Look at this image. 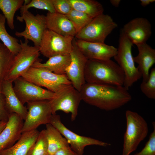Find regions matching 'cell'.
<instances>
[{"label": "cell", "instance_id": "obj_1", "mask_svg": "<svg viewBox=\"0 0 155 155\" xmlns=\"http://www.w3.org/2000/svg\"><path fill=\"white\" fill-rule=\"evenodd\" d=\"M80 93L82 100L106 111L120 108L132 99L128 90L123 86L86 83Z\"/></svg>", "mask_w": 155, "mask_h": 155}, {"label": "cell", "instance_id": "obj_2", "mask_svg": "<svg viewBox=\"0 0 155 155\" xmlns=\"http://www.w3.org/2000/svg\"><path fill=\"white\" fill-rule=\"evenodd\" d=\"M86 83L123 86L124 75L117 63L111 59H88L84 73Z\"/></svg>", "mask_w": 155, "mask_h": 155}, {"label": "cell", "instance_id": "obj_3", "mask_svg": "<svg viewBox=\"0 0 155 155\" xmlns=\"http://www.w3.org/2000/svg\"><path fill=\"white\" fill-rule=\"evenodd\" d=\"M133 45V44L121 30L118 47L113 57L124 73L123 86L128 90L142 77L138 67H136L135 64L132 53Z\"/></svg>", "mask_w": 155, "mask_h": 155}, {"label": "cell", "instance_id": "obj_4", "mask_svg": "<svg viewBox=\"0 0 155 155\" xmlns=\"http://www.w3.org/2000/svg\"><path fill=\"white\" fill-rule=\"evenodd\" d=\"M126 128L123 137L122 155H129L147 135L148 127L144 119L136 112H125Z\"/></svg>", "mask_w": 155, "mask_h": 155}, {"label": "cell", "instance_id": "obj_5", "mask_svg": "<svg viewBox=\"0 0 155 155\" xmlns=\"http://www.w3.org/2000/svg\"><path fill=\"white\" fill-rule=\"evenodd\" d=\"M117 27L110 16L103 13L93 18L75 37L90 42L104 43L107 36Z\"/></svg>", "mask_w": 155, "mask_h": 155}, {"label": "cell", "instance_id": "obj_6", "mask_svg": "<svg viewBox=\"0 0 155 155\" xmlns=\"http://www.w3.org/2000/svg\"><path fill=\"white\" fill-rule=\"evenodd\" d=\"M21 49L14 56L13 64L5 80L13 82L16 79L28 70L37 61L41 62L39 47L30 46L28 40H20Z\"/></svg>", "mask_w": 155, "mask_h": 155}, {"label": "cell", "instance_id": "obj_7", "mask_svg": "<svg viewBox=\"0 0 155 155\" xmlns=\"http://www.w3.org/2000/svg\"><path fill=\"white\" fill-rule=\"evenodd\" d=\"M21 77L40 87L54 93L65 85L71 84L65 74H55L45 69L31 67Z\"/></svg>", "mask_w": 155, "mask_h": 155}, {"label": "cell", "instance_id": "obj_8", "mask_svg": "<svg viewBox=\"0 0 155 155\" xmlns=\"http://www.w3.org/2000/svg\"><path fill=\"white\" fill-rule=\"evenodd\" d=\"M55 94V97L50 100L52 114H56L57 111H61L66 113H71V120H75L82 100L80 92L71 84L65 85Z\"/></svg>", "mask_w": 155, "mask_h": 155}, {"label": "cell", "instance_id": "obj_9", "mask_svg": "<svg viewBox=\"0 0 155 155\" xmlns=\"http://www.w3.org/2000/svg\"><path fill=\"white\" fill-rule=\"evenodd\" d=\"M74 38L63 36L47 29L39 46L40 53L48 58L56 55L69 54Z\"/></svg>", "mask_w": 155, "mask_h": 155}, {"label": "cell", "instance_id": "obj_10", "mask_svg": "<svg viewBox=\"0 0 155 155\" xmlns=\"http://www.w3.org/2000/svg\"><path fill=\"white\" fill-rule=\"evenodd\" d=\"M50 123L57 129L71 145V149L77 155H83L85 148L89 145L107 147L111 144L90 137L81 136L67 128L61 121L60 116L56 114L51 116Z\"/></svg>", "mask_w": 155, "mask_h": 155}, {"label": "cell", "instance_id": "obj_11", "mask_svg": "<svg viewBox=\"0 0 155 155\" xmlns=\"http://www.w3.org/2000/svg\"><path fill=\"white\" fill-rule=\"evenodd\" d=\"M27 103V113L24 120L22 133L36 129L42 125L50 123L52 115L50 100H38Z\"/></svg>", "mask_w": 155, "mask_h": 155}, {"label": "cell", "instance_id": "obj_12", "mask_svg": "<svg viewBox=\"0 0 155 155\" xmlns=\"http://www.w3.org/2000/svg\"><path fill=\"white\" fill-rule=\"evenodd\" d=\"M16 18L20 22L24 21L26 27L22 32H16V36L23 37L25 40H30L33 42L34 46L39 47L44 33L47 29L46 16L38 14L35 16L28 10L21 16H17Z\"/></svg>", "mask_w": 155, "mask_h": 155}, {"label": "cell", "instance_id": "obj_13", "mask_svg": "<svg viewBox=\"0 0 155 155\" xmlns=\"http://www.w3.org/2000/svg\"><path fill=\"white\" fill-rule=\"evenodd\" d=\"M13 83L14 92L24 105L30 102L50 100L55 96V93L30 82L22 77L16 79Z\"/></svg>", "mask_w": 155, "mask_h": 155}, {"label": "cell", "instance_id": "obj_14", "mask_svg": "<svg viewBox=\"0 0 155 155\" xmlns=\"http://www.w3.org/2000/svg\"><path fill=\"white\" fill-rule=\"evenodd\" d=\"M69 54L71 62L66 70L65 74L73 86L80 92L82 86L86 83L84 73L88 59L78 48L75 37Z\"/></svg>", "mask_w": 155, "mask_h": 155}, {"label": "cell", "instance_id": "obj_15", "mask_svg": "<svg viewBox=\"0 0 155 155\" xmlns=\"http://www.w3.org/2000/svg\"><path fill=\"white\" fill-rule=\"evenodd\" d=\"M121 30L133 44L136 45L146 43L152 34L151 23L148 19L143 17L132 20Z\"/></svg>", "mask_w": 155, "mask_h": 155}, {"label": "cell", "instance_id": "obj_16", "mask_svg": "<svg viewBox=\"0 0 155 155\" xmlns=\"http://www.w3.org/2000/svg\"><path fill=\"white\" fill-rule=\"evenodd\" d=\"M75 41L79 50L88 59H111L117 53V48L104 43L92 42L77 39Z\"/></svg>", "mask_w": 155, "mask_h": 155}, {"label": "cell", "instance_id": "obj_17", "mask_svg": "<svg viewBox=\"0 0 155 155\" xmlns=\"http://www.w3.org/2000/svg\"><path fill=\"white\" fill-rule=\"evenodd\" d=\"M24 120L18 114H9L6 125L0 133V153L13 145L22 133Z\"/></svg>", "mask_w": 155, "mask_h": 155}, {"label": "cell", "instance_id": "obj_18", "mask_svg": "<svg viewBox=\"0 0 155 155\" xmlns=\"http://www.w3.org/2000/svg\"><path fill=\"white\" fill-rule=\"evenodd\" d=\"M45 16L47 29L63 36L75 37L76 31L66 16L56 12H48Z\"/></svg>", "mask_w": 155, "mask_h": 155}, {"label": "cell", "instance_id": "obj_19", "mask_svg": "<svg viewBox=\"0 0 155 155\" xmlns=\"http://www.w3.org/2000/svg\"><path fill=\"white\" fill-rule=\"evenodd\" d=\"M0 88L9 113H14L18 114L24 121L27 113V107L22 103L15 93L13 82L5 80L3 82Z\"/></svg>", "mask_w": 155, "mask_h": 155}, {"label": "cell", "instance_id": "obj_20", "mask_svg": "<svg viewBox=\"0 0 155 155\" xmlns=\"http://www.w3.org/2000/svg\"><path fill=\"white\" fill-rule=\"evenodd\" d=\"M138 51L137 56L133 57L142 78V82L148 79L150 68L155 63V50L146 42L136 45Z\"/></svg>", "mask_w": 155, "mask_h": 155}, {"label": "cell", "instance_id": "obj_21", "mask_svg": "<svg viewBox=\"0 0 155 155\" xmlns=\"http://www.w3.org/2000/svg\"><path fill=\"white\" fill-rule=\"evenodd\" d=\"M39 133L37 129L22 132L17 141L11 147L2 151L0 155H28Z\"/></svg>", "mask_w": 155, "mask_h": 155}, {"label": "cell", "instance_id": "obj_22", "mask_svg": "<svg viewBox=\"0 0 155 155\" xmlns=\"http://www.w3.org/2000/svg\"><path fill=\"white\" fill-rule=\"evenodd\" d=\"M71 62L70 54L58 55L51 57L44 63L35 62L32 67L47 69L55 74H65L66 70Z\"/></svg>", "mask_w": 155, "mask_h": 155}, {"label": "cell", "instance_id": "obj_23", "mask_svg": "<svg viewBox=\"0 0 155 155\" xmlns=\"http://www.w3.org/2000/svg\"><path fill=\"white\" fill-rule=\"evenodd\" d=\"M45 130L48 143V154L53 155L60 149L69 146L60 132L50 123L46 125Z\"/></svg>", "mask_w": 155, "mask_h": 155}, {"label": "cell", "instance_id": "obj_24", "mask_svg": "<svg viewBox=\"0 0 155 155\" xmlns=\"http://www.w3.org/2000/svg\"><path fill=\"white\" fill-rule=\"evenodd\" d=\"M73 9L84 13L93 18L103 13L102 5L94 0H69Z\"/></svg>", "mask_w": 155, "mask_h": 155}, {"label": "cell", "instance_id": "obj_25", "mask_svg": "<svg viewBox=\"0 0 155 155\" xmlns=\"http://www.w3.org/2000/svg\"><path fill=\"white\" fill-rule=\"evenodd\" d=\"M24 0H0V9L7 20V25L11 30L14 28V17L16 11L20 9Z\"/></svg>", "mask_w": 155, "mask_h": 155}, {"label": "cell", "instance_id": "obj_26", "mask_svg": "<svg viewBox=\"0 0 155 155\" xmlns=\"http://www.w3.org/2000/svg\"><path fill=\"white\" fill-rule=\"evenodd\" d=\"M6 20L3 15L0 16V39L15 56L20 50L21 45L18 39L10 35L7 32L5 26Z\"/></svg>", "mask_w": 155, "mask_h": 155}, {"label": "cell", "instance_id": "obj_27", "mask_svg": "<svg viewBox=\"0 0 155 155\" xmlns=\"http://www.w3.org/2000/svg\"><path fill=\"white\" fill-rule=\"evenodd\" d=\"M14 56L0 42V88L13 64Z\"/></svg>", "mask_w": 155, "mask_h": 155}, {"label": "cell", "instance_id": "obj_28", "mask_svg": "<svg viewBox=\"0 0 155 155\" xmlns=\"http://www.w3.org/2000/svg\"><path fill=\"white\" fill-rule=\"evenodd\" d=\"M66 16L72 24L76 34L93 18L84 13L73 9Z\"/></svg>", "mask_w": 155, "mask_h": 155}, {"label": "cell", "instance_id": "obj_29", "mask_svg": "<svg viewBox=\"0 0 155 155\" xmlns=\"http://www.w3.org/2000/svg\"><path fill=\"white\" fill-rule=\"evenodd\" d=\"M48 146L45 129L40 132L38 137L28 155H47Z\"/></svg>", "mask_w": 155, "mask_h": 155}, {"label": "cell", "instance_id": "obj_30", "mask_svg": "<svg viewBox=\"0 0 155 155\" xmlns=\"http://www.w3.org/2000/svg\"><path fill=\"white\" fill-rule=\"evenodd\" d=\"M31 7L46 10L51 13L56 12L52 0H32L28 4L21 7V15Z\"/></svg>", "mask_w": 155, "mask_h": 155}, {"label": "cell", "instance_id": "obj_31", "mask_svg": "<svg viewBox=\"0 0 155 155\" xmlns=\"http://www.w3.org/2000/svg\"><path fill=\"white\" fill-rule=\"evenodd\" d=\"M142 92L148 98L155 99V68H152L150 73L148 80L142 82L140 85Z\"/></svg>", "mask_w": 155, "mask_h": 155}, {"label": "cell", "instance_id": "obj_32", "mask_svg": "<svg viewBox=\"0 0 155 155\" xmlns=\"http://www.w3.org/2000/svg\"><path fill=\"white\" fill-rule=\"evenodd\" d=\"M153 130L142 149L134 155H155V123H152Z\"/></svg>", "mask_w": 155, "mask_h": 155}, {"label": "cell", "instance_id": "obj_33", "mask_svg": "<svg viewBox=\"0 0 155 155\" xmlns=\"http://www.w3.org/2000/svg\"><path fill=\"white\" fill-rule=\"evenodd\" d=\"M56 12L65 15L69 13L73 9L69 0H52Z\"/></svg>", "mask_w": 155, "mask_h": 155}, {"label": "cell", "instance_id": "obj_34", "mask_svg": "<svg viewBox=\"0 0 155 155\" xmlns=\"http://www.w3.org/2000/svg\"><path fill=\"white\" fill-rule=\"evenodd\" d=\"M10 114L7 108L5 98L0 88V124L3 122H7Z\"/></svg>", "mask_w": 155, "mask_h": 155}, {"label": "cell", "instance_id": "obj_35", "mask_svg": "<svg viewBox=\"0 0 155 155\" xmlns=\"http://www.w3.org/2000/svg\"><path fill=\"white\" fill-rule=\"evenodd\" d=\"M53 155H77L69 146L57 151Z\"/></svg>", "mask_w": 155, "mask_h": 155}, {"label": "cell", "instance_id": "obj_36", "mask_svg": "<svg viewBox=\"0 0 155 155\" xmlns=\"http://www.w3.org/2000/svg\"><path fill=\"white\" fill-rule=\"evenodd\" d=\"M140 4L143 7H146L155 1V0H140Z\"/></svg>", "mask_w": 155, "mask_h": 155}, {"label": "cell", "instance_id": "obj_37", "mask_svg": "<svg viewBox=\"0 0 155 155\" xmlns=\"http://www.w3.org/2000/svg\"><path fill=\"white\" fill-rule=\"evenodd\" d=\"M111 4L115 7H118L121 1L120 0H110V1Z\"/></svg>", "mask_w": 155, "mask_h": 155}, {"label": "cell", "instance_id": "obj_38", "mask_svg": "<svg viewBox=\"0 0 155 155\" xmlns=\"http://www.w3.org/2000/svg\"><path fill=\"white\" fill-rule=\"evenodd\" d=\"M7 122H3L0 124V133L5 127Z\"/></svg>", "mask_w": 155, "mask_h": 155}, {"label": "cell", "instance_id": "obj_39", "mask_svg": "<svg viewBox=\"0 0 155 155\" xmlns=\"http://www.w3.org/2000/svg\"><path fill=\"white\" fill-rule=\"evenodd\" d=\"M31 0H24V1L23 5H25L29 3Z\"/></svg>", "mask_w": 155, "mask_h": 155}, {"label": "cell", "instance_id": "obj_40", "mask_svg": "<svg viewBox=\"0 0 155 155\" xmlns=\"http://www.w3.org/2000/svg\"><path fill=\"white\" fill-rule=\"evenodd\" d=\"M2 15V14H1V13H0V16Z\"/></svg>", "mask_w": 155, "mask_h": 155}, {"label": "cell", "instance_id": "obj_41", "mask_svg": "<svg viewBox=\"0 0 155 155\" xmlns=\"http://www.w3.org/2000/svg\"><path fill=\"white\" fill-rule=\"evenodd\" d=\"M47 155H49V154H48Z\"/></svg>", "mask_w": 155, "mask_h": 155}]
</instances>
